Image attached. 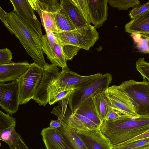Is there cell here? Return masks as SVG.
Here are the masks:
<instances>
[{
    "label": "cell",
    "instance_id": "cell-31",
    "mask_svg": "<svg viewBox=\"0 0 149 149\" xmlns=\"http://www.w3.org/2000/svg\"><path fill=\"white\" fill-rule=\"evenodd\" d=\"M74 90H69L58 93H54L49 94L48 104L51 105L56 102L68 97Z\"/></svg>",
    "mask_w": 149,
    "mask_h": 149
},
{
    "label": "cell",
    "instance_id": "cell-25",
    "mask_svg": "<svg viewBox=\"0 0 149 149\" xmlns=\"http://www.w3.org/2000/svg\"><path fill=\"white\" fill-rule=\"evenodd\" d=\"M149 147V138L125 144L112 145L111 149H144Z\"/></svg>",
    "mask_w": 149,
    "mask_h": 149
},
{
    "label": "cell",
    "instance_id": "cell-43",
    "mask_svg": "<svg viewBox=\"0 0 149 149\" xmlns=\"http://www.w3.org/2000/svg\"></svg>",
    "mask_w": 149,
    "mask_h": 149
},
{
    "label": "cell",
    "instance_id": "cell-19",
    "mask_svg": "<svg viewBox=\"0 0 149 149\" xmlns=\"http://www.w3.org/2000/svg\"><path fill=\"white\" fill-rule=\"evenodd\" d=\"M125 32L132 34L149 33V10L132 20L125 26Z\"/></svg>",
    "mask_w": 149,
    "mask_h": 149
},
{
    "label": "cell",
    "instance_id": "cell-16",
    "mask_svg": "<svg viewBox=\"0 0 149 149\" xmlns=\"http://www.w3.org/2000/svg\"><path fill=\"white\" fill-rule=\"evenodd\" d=\"M41 134L46 149H72L57 129L45 128L42 130Z\"/></svg>",
    "mask_w": 149,
    "mask_h": 149
},
{
    "label": "cell",
    "instance_id": "cell-40",
    "mask_svg": "<svg viewBox=\"0 0 149 149\" xmlns=\"http://www.w3.org/2000/svg\"><path fill=\"white\" fill-rule=\"evenodd\" d=\"M61 122L59 119L56 120H52L50 123L49 127L57 129L60 128L61 126Z\"/></svg>",
    "mask_w": 149,
    "mask_h": 149
},
{
    "label": "cell",
    "instance_id": "cell-26",
    "mask_svg": "<svg viewBox=\"0 0 149 149\" xmlns=\"http://www.w3.org/2000/svg\"><path fill=\"white\" fill-rule=\"evenodd\" d=\"M15 126L8 127L0 132V139L6 142L9 146L21 137L15 129Z\"/></svg>",
    "mask_w": 149,
    "mask_h": 149
},
{
    "label": "cell",
    "instance_id": "cell-28",
    "mask_svg": "<svg viewBox=\"0 0 149 149\" xmlns=\"http://www.w3.org/2000/svg\"><path fill=\"white\" fill-rule=\"evenodd\" d=\"M88 25L91 20L90 10L87 0H72Z\"/></svg>",
    "mask_w": 149,
    "mask_h": 149
},
{
    "label": "cell",
    "instance_id": "cell-12",
    "mask_svg": "<svg viewBox=\"0 0 149 149\" xmlns=\"http://www.w3.org/2000/svg\"><path fill=\"white\" fill-rule=\"evenodd\" d=\"M41 39L43 52L52 64L62 69L68 67L62 46L57 38L50 40L46 34L43 35Z\"/></svg>",
    "mask_w": 149,
    "mask_h": 149
},
{
    "label": "cell",
    "instance_id": "cell-39",
    "mask_svg": "<svg viewBox=\"0 0 149 149\" xmlns=\"http://www.w3.org/2000/svg\"><path fill=\"white\" fill-rule=\"evenodd\" d=\"M149 138V131L141 135L137 136L133 139L131 140H129L126 142H125L119 144H125L127 143L134 142L135 141L141 140L144 139Z\"/></svg>",
    "mask_w": 149,
    "mask_h": 149
},
{
    "label": "cell",
    "instance_id": "cell-9",
    "mask_svg": "<svg viewBox=\"0 0 149 149\" xmlns=\"http://www.w3.org/2000/svg\"><path fill=\"white\" fill-rule=\"evenodd\" d=\"M19 103L18 80L0 83V106L2 109L12 115L18 111Z\"/></svg>",
    "mask_w": 149,
    "mask_h": 149
},
{
    "label": "cell",
    "instance_id": "cell-8",
    "mask_svg": "<svg viewBox=\"0 0 149 149\" xmlns=\"http://www.w3.org/2000/svg\"><path fill=\"white\" fill-rule=\"evenodd\" d=\"M105 93L111 108L131 117H140L136 113L128 95L119 86H109L105 89Z\"/></svg>",
    "mask_w": 149,
    "mask_h": 149
},
{
    "label": "cell",
    "instance_id": "cell-36",
    "mask_svg": "<svg viewBox=\"0 0 149 149\" xmlns=\"http://www.w3.org/2000/svg\"><path fill=\"white\" fill-rule=\"evenodd\" d=\"M123 116L130 117L123 114L120 112L115 109L111 108L104 121L117 119Z\"/></svg>",
    "mask_w": 149,
    "mask_h": 149
},
{
    "label": "cell",
    "instance_id": "cell-34",
    "mask_svg": "<svg viewBox=\"0 0 149 149\" xmlns=\"http://www.w3.org/2000/svg\"><path fill=\"white\" fill-rule=\"evenodd\" d=\"M12 54L7 48L0 49V65H5L12 62Z\"/></svg>",
    "mask_w": 149,
    "mask_h": 149
},
{
    "label": "cell",
    "instance_id": "cell-5",
    "mask_svg": "<svg viewBox=\"0 0 149 149\" xmlns=\"http://www.w3.org/2000/svg\"><path fill=\"white\" fill-rule=\"evenodd\" d=\"M119 86L128 95L136 113L140 116L149 117V82L132 79L123 81Z\"/></svg>",
    "mask_w": 149,
    "mask_h": 149
},
{
    "label": "cell",
    "instance_id": "cell-41",
    "mask_svg": "<svg viewBox=\"0 0 149 149\" xmlns=\"http://www.w3.org/2000/svg\"><path fill=\"white\" fill-rule=\"evenodd\" d=\"M140 35L144 37L145 38H147L149 39V33L144 34H141Z\"/></svg>",
    "mask_w": 149,
    "mask_h": 149
},
{
    "label": "cell",
    "instance_id": "cell-10",
    "mask_svg": "<svg viewBox=\"0 0 149 149\" xmlns=\"http://www.w3.org/2000/svg\"><path fill=\"white\" fill-rule=\"evenodd\" d=\"M42 68V79L33 100L39 105L45 106L49 102V88L60 72L57 66L52 64L47 63Z\"/></svg>",
    "mask_w": 149,
    "mask_h": 149
},
{
    "label": "cell",
    "instance_id": "cell-32",
    "mask_svg": "<svg viewBox=\"0 0 149 149\" xmlns=\"http://www.w3.org/2000/svg\"><path fill=\"white\" fill-rule=\"evenodd\" d=\"M63 52L66 60L71 61L81 48L70 45L62 46Z\"/></svg>",
    "mask_w": 149,
    "mask_h": 149
},
{
    "label": "cell",
    "instance_id": "cell-33",
    "mask_svg": "<svg viewBox=\"0 0 149 149\" xmlns=\"http://www.w3.org/2000/svg\"><path fill=\"white\" fill-rule=\"evenodd\" d=\"M149 10V1L142 5H139L130 10L129 15L132 19L137 18Z\"/></svg>",
    "mask_w": 149,
    "mask_h": 149
},
{
    "label": "cell",
    "instance_id": "cell-21",
    "mask_svg": "<svg viewBox=\"0 0 149 149\" xmlns=\"http://www.w3.org/2000/svg\"><path fill=\"white\" fill-rule=\"evenodd\" d=\"M57 129L61 132L69 146L72 149H88L77 133L76 131L70 127L65 122Z\"/></svg>",
    "mask_w": 149,
    "mask_h": 149
},
{
    "label": "cell",
    "instance_id": "cell-24",
    "mask_svg": "<svg viewBox=\"0 0 149 149\" xmlns=\"http://www.w3.org/2000/svg\"><path fill=\"white\" fill-rule=\"evenodd\" d=\"M41 21L42 24L46 33H56L58 29L55 18L52 12L47 11L40 10L38 11Z\"/></svg>",
    "mask_w": 149,
    "mask_h": 149
},
{
    "label": "cell",
    "instance_id": "cell-27",
    "mask_svg": "<svg viewBox=\"0 0 149 149\" xmlns=\"http://www.w3.org/2000/svg\"><path fill=\"white\" fill-rule=\"evenodd\" d=\"M108 3L111 7L119 10H127L140 5V1L138 0H108Z\"/></svg>",
    "mask_w": 149,
    "mask_h": 149
},
{
    "label": "cell",
    "instance_id": "cell-22",
    "mask_svg": "<svg viewBox=\"0 0 149 149\" xmlns=\"http://www.w3.org/2000/svg\"><path fill=\"white\" fill-rule=\"evenodd\" d=\"M74 113L86 117L99 127L102 123L97 115L91 96L82 102Z\"/></svg>",
    "mask_w": 149,
    "mask_h": 149
},
{
    "label": "cell",
    "instance_id": "cell-14",
    "mask_svg": "<svg viewBox=\"0 0 149 149\" xmlns=\"http://www.w3.org/2000/svg\"><path fill=\"white\" fill-rule=\"evenodd\" d=\"M30 65L26 61L0 65V83L18 80L27 70Z\"/></svg>",
    "mask_w": 149,
    "mask_h": 149
},
{
    "label": "cell",
    "instance_id": "cell-2",
    "mask_svg": "<svg viewBox=\"0 0 149 149\" xmlns=\"http://www.w3.org/2000/svg\"><path fill=\"white\" fill-rule=\"evenodd\" d=\"M5 16L16 38L34 62L42 68L46 64L41 38L13 11L6 13Z\"/></svg>",
    "mask_w": 149,
    "mask_h": 149
},
{
    "label": "cell",
    "instance_id": "cell-1",
    "mask_svg": "<svg viewBox=\"0 0 149 149\" xmlns=\"http://www.w3.org/2000/svg\"><path fill=\"white\" fill-rule=\"evenodd\" d=\"M99 129L112 145L118 144L149 131V117L123 116L104 121Z\"/></svg>",
    "mask_w": 149,
    "mask_h": 149
},
{
    "label": "cell",
    "instance_id": "cell-18",
    "mask_svg": "<svg viewBox=\"0 0 149 149\" xmlns=\"http://www.w3.org/2000/svg\"><path fill=\"white\" fill-rule=\"evenodd\" d=\"M105 89L100 88L91 95L97 115L102 123L105 120L111 109L105 94Z\"/></svg>",
    "mask_w": 149,
    "mask_h": 149
},
{
    "label": "cell",
    "instance_id": "cell-7",
    "mask_svg": "<svg viewBox=\"0 0 149 149\" xmlns=\"http://www.w3.org/2000/svg\"><path fill=\"white\" fill-rule=\"evenodd\" d=\"M112 80L111 74L106 73L89 84L73 90L69 96L68 102L71 113H74L82 102L97 90L109 87Z\"/></svg>",
    "mask_w": 149,
    "mask_h": 149
},
{
    "label": "cell",
    "instance_id": "cell-30",
    "mask_svg": "<svg viewBox=\"0 0 149 149\" xmlns=\"http://www.w3.org/2000/svg\"><path fill=\"white\" fill-rule=\"evenodd\" d=\"M136 68L143 80L146 79L149 82V63L145 61L143 58H140L136 61Z\"/></svg>",
    "mask_w": 149,
    "mask_h": 149
},
{
    "label": "cell",
    "instance_id": "cell-38",
    "mask_svg": "<svg viewBox=\"0 0 149 149\" xmlns=\"http://www.w3.org/2000/svg\"><path fill=\"white\" fill-rule=\"evenodd\" d=\"M6 13V12L4 11L0 6V19L1 21L10 33L14 35V33L10 26L6 17L5 14Z\"/></svg>",
    "mask_w": 149,
    "mask_h": 149
},
{
    "label": "cell",
    "instance_id": "cell-42",
    "mask_svg": "<svg viewBox=\"0 0 149 149\" xmlns=\"http://www.w3.org/2000/svg\"><path fill=\"white\" fill-rule=\"evenodd\" d=\"M144 149H149V147H148Z\"/></svg>",
    "mask_w": 149,
    "mask_h": 149
},
{
    "label": "cell",
    "instance_id": "cell-37",
    "mask_svg": "<svg viewBox=\"0 0 149 149\" xmlns=\"http://www.w3.org/2000/svg\"><path fill=\"white\" fill-rule=\"evenodd\" d=\"M9 147L10 149H29L25 144L21 137L17 139Z\"/></svg>",
    "mask_w": 149,
    "mask_h": 149
},
{
    "label": "cell",
    "instance_id": "cell-4",
    "mask_svg": "<svg viewBox=\"0 0 149 149\" xmlns=\"http://www.w3.org/2000/svg\"><path fill=\"white\" fill-rule=\"evenodd\" d=\"M54 34L62 46L73 45L89 50L99 39L96 28L91 24L69 31H58Z\"/></svg>",
    "mask_w": 149,
    "mask_h": 149
},
{
    "label": "cell",
    "instance_id": "cell-15",
    "mask_svg": "<svg viewBox=\"0 0 149 149\" xmlns=\"http://www.w3.org/2000/svg\"><path fill=\"white\" fill-rule=\"evenodd\" d=\"M90 10L91 23L97 28L101 27L108 16V0H87Z\"/></svg>",
    "mask_w": 149,
    "mask_h": 149
},
{
    "label": "cell",
    "instance_id": "cell-11",
    "mask_svg": "<svg viewBox=\"0 0 149 149\" xmlns=\"http://www.w3.org/2000/svg\"><path fill=\"white\" fill-rule=\"evenodd\" d=\"M15 12L41 38V25L28 0H10Z\"/></svg>",
    "mask_w": 149,
    "mask_h": 149
},
{
    "label": "cell",
    "instance_id": "cell-6",
    "mask_svg": "<svg viewBox=\"0 0 149 149\" xmlns=\"http://www.w3.org/2000/svg\"><path fill=\"white\" fill-rule=\"evenodd\" d=\"M42 74L43 68L33 62L30 64L27 70L18 79L19 105L25 104L33 99L41 82Z\"/></svg>",
    "mask_w": 149,
    "mask_h": 149
},
{
    "label": "cell",
    "instance_id": "cell-20",
    "mask_svg": "<svg viewBox=\"0 0 149 149\" xmlns=\"http://www.w3.org/2000/svg\"><path fill=\"white\" fill-rule=\"evenodd\" d=\"M60 4L68 13L76 29L88 25L72 0H60Z\"/></svg>",
    "mask_w": 149,
    "mask_h": 149
},
{
    "label": "cell",
    "instance_id": "cell-13",
    "mask_svg": "<svg viewBox=\"0 0 149 149\" xmlns=\"http://www.w3.org/2000/svg\"><path fill=\"white\" fill-rule=\"evenodd\" d=\"M76 132L88 149H111L112 145L110 141L99 128Z\"/></svg>",
    "mask_w": 149,
    "mask_h": 149
},
{
    "label": "cell",
    "instance_id": "cell-3",
    "mask_svg": "<svg viewBox=\"0 0 149 149\" xmlns=\"http://www.w3.org/2000/svg\"><path fill=\"white\" fill-rule=\"evenodd\" d=\"M100 72L82 76L70 70L68 67L62 70L54 78L49 88L48 94L83 87L100 77Z\"/></svg>",
    "mask_w": 149,
    "mask_h": 149
},
{
    "label": "cell",
    "instance_id": "cell-29",
    "mask_svg": "<svg viewBox=\"0 0 149 149\" xmlns=\"http://www.w3.org/2000/svg\"><path fill=\"white\" fill-rule=\"evenodd\" d=\"M16 121L15 118L0 110V132L9 127L15 126Z\"/></svg>",
    "mask_w": 149,
    "mask_h": 149
},
{
    "label": "cell",
    "instance_id": "cell-17",
    "mask_svg": "<svg viewBox=\"0 0 149 149\" xmlns=\"http://www.w3.org/2000/svg\"><path fill=\"white\" fill-rule=\"evenodd\" d=\"M61 121L65 122L70 127L76 131L96 129L100 127L86 117L76 113L65 115Z\"/></svg>",
    "mask_w": 149,
    "mask_h": 149
},
{
    "label": "cell",
    "instance_id": "cell-35",
    "mask_svg": "<svg viewBox=\"0 0 149 149\" xmlns=\"http://www.w3.org/2000/svg\"><path fill=\"white\" fill-rule=\"evenodd\" d=\"M136 47L141 52L149 53V39L147 38L141 39L137 44Z\"/></svg>",
    "mask_w": 149,
    "mask_h": 149
},
{
    "label": "cell",
    "instance_id": "cell-23",
    "mask_svg": "<svg viewBox=\"0 0 149 149\" xmlns=\"http://www.w3.org/2000/svg\"><path fill=\"white\" fill-rule=\"evenodd\" d=\"M53 13L57 32L69 31L76 29L68 13L61 6L57 11Z\"/></svg>",
    "mask_w": 149,
    "mask_h": 149
}]
</instances>
